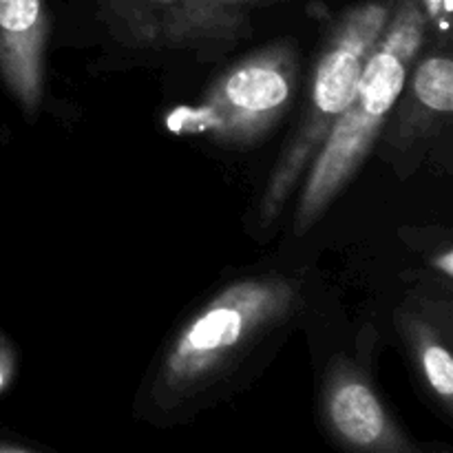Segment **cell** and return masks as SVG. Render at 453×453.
Listing matches in <instances>:
<instances>
[{"mask_svg":"<svg viewBox=\"0 0 453 453\" xmlns=\"http://www.w3.org/2000/svg\"><path fill=\"white\" fill-rule=\"evenodd\" d=\"M296 303L299 286L283 274H264L226 286L171 343L155 379V401L175 407L202 392L243 349L281 326Z\"/></svg>","mask_w":453,"mask_h":453,"instance_id":"cell-2","label":"cell"},{"mask_svg":"<svg viewBox=\"0 0 453 453\" xmlns=\"http://www.w3.org/2000/svg\"><path fill=\"white\" fill-rule=\"evenodd\" d=\"M425 31L427 16L420 0H398L348 106L305 173L295 234H305L326 215L370 157L372 146L405 91L407 75L425 42Z\"/></svg>","mask_w":453,"mask_h":453,"instance_id":"cell-1","label":"cell"},{"mask_svg":"<svg viewBox=\"0 0 453 453\" xmlns=\"http://www.w3.org/2000/svg\"><path fill=\"white\" fill-rule=\"evenodd\" d=\"M111 34L133 49L211 51L250 34L259 0H96Z\"/></svg>","mask_w":453,"mask_h":453,"instance_id":"cell-5","label":"cell"},{"mask_svg":"<svg viewBox=\"0 0 453 453\" xmlns=\"http://www.w3.org/2000/svg\"><path fill=\"white\" fill-rule=\"evenodd\" d=\"M398 332L429 385L434 396L451 414L453 403V358L449 352V336L427 303L407 301L396 312Z\"/></svg>","mask_w":453,"mask_h":453,"instance_id":"cell-9","label":"cell"},{"mask_svg":"<svg viewBox=\"0 0 453 453\" xmlns=\"http://www.w3.org/2000/svg\"><path fill=\"white\" fill-rule=\"evenodd\" d=\"M296 73L295 44L288 40L268 44L224 71L197 104L171 111L166 128L234 149L257 144L290 109Z\"/></svg>","mask_w":453,"mask_h":453,"instance_id":"cell-4","label":"cell"},{"mask_svg":"<svg viewBox=\"0 0 453 453\" xmlns=\"http://www.w3.org/2000/svg\"><path fill=\"white\" fill-rule=\"evenodd\" d=\"M323 411L334 438L349 449L376 453L416 449L388 414L365 374L348 358H336L327 367Z\"/></svg>","mask_w":453,"mask_h":453,"instance_id":"cell-6","label":"cell"},{"mask_svg":"<svg viewBox=\"0 0 453 453\" xmlns=\"http://www.w3.org/2000/svg\"><path fill=\"white\" fill-rule=\"evenodd\" d=\"M405 104L396 124L389 128L388 142L394 150L414 144L425 131L447 122L453 111V62L449 56H429L420 60L410 82Z\"/></svg>","mask_w":453,"mask_h":453,"instance_id":"cell-8","label":"cell"},{"mask_svg":"<svg viewBox=\"0 0 453 453\" xmlns=\"http://www.w3.org/2000/svg\"><path fill=\"white\" fill-rule=\"evenodd\" d=\"M436 268L445 273V277H453V255L451 250H445L441 257H436Z\"/></svg>","mask_w":453,"mask_h":453,"instance_id":"cell-12","label":"cell"},{"mask_svg":"<svg viewBox=\"0 0 453 453\" xmlns=\"http://www.w3.org/2000/svg\"><path fill=\"white\" fill-rule=\"evenodd\" d=\"M423 4V12L427 16V20H441L442 29H447V18L451 13V0H420Z\"/></svg>","mask_w":453,"mask_h":453,"instance_id":"cell-11","label":"cell"},{"mask_svg":"<svg viewBox=\"0 0 453 453\" xmlns=\"http://www.w3.org/2000/svg\"><path fill=\"white\" fill-rule=\"evenodd\" d=\"M0 451H25V447H16V445H0Z\"/></svg>","mask_w":453,"mask_h":453,"instance_id":"cell-13","label":"cell"},{"mask_svg":"<svg viewBox=\"0 0 453 453\" xmlns=\"http://www.w3.org/2000/svg\"><path fill=\"white\" fill-rule=\"evenodd\" d=\"M13 372H16V354H13L12 345L0 336V392L9 388Z\"/></svg>","mask_w":453,"mask_h":453,"instance_id":"cell-10","label":"cell"},{"mask_svg":"<svg viewBox=\"0 0 453 453\" xmlns=\"http://www.w3.org/2000/svg\"><path fill=\"white\" fill-rule=\"evenodd\" d=\"M389 16V0H367L348 9L332 29L317 62L312 96L303 113V122L273 168L259 202V221L264 226H270L281 215L288 199L326 144L332 127L357 88L372 49L388 27Z\"/></svg>","mask_w":453,"mask_h":453,"instance_id":"cell-3","label":"cell"},{"mask_svg":"<svg viewBox=\"0 0 453 453\" xmlns=\"http://www.w3.org/2000/svg\"><path fill=\"white\" fill-rule=\"evenodd\" d=\"M47 42L42 0H0V78L29 118L42 102Z\"/></svg>","mask_w":453,"mask_h":453,"instance_id":"cell-7","label":"cell"}]
</instances>
